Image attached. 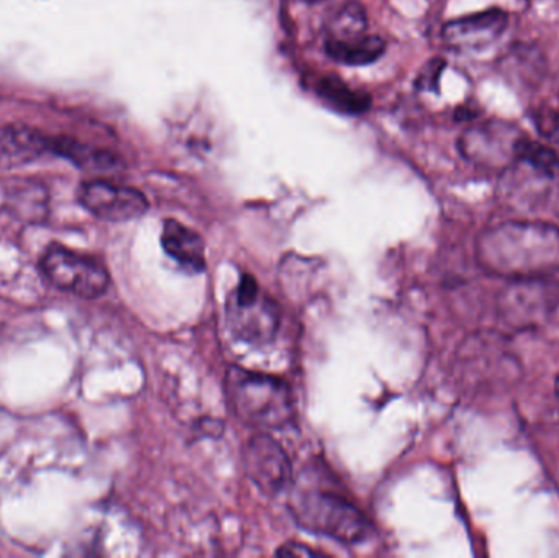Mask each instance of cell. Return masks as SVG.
I'll return each instance as SVG.
<instances>
[{"instance_id":"cell-7","label":"cell","mask_w":559,"mask_h":558,"mask_svg":"<svg viewBox=\"0 0 559 558\" xmlns=\"http://www.w3.org/2000/svg\"><path fill=\"white\" fill-rule=\"evenodd\" d=\"M242 467L249 480L267 497L282 494L292 484V462L271 436L259 432L242 448Z\"/></svg>"},{"instance_id":"cell-8","label":"cell","mask_w":559,"mask_h":558,"mask_svg":"<svg viewBox=\"0 0 559 558\" xmlns=\"http://www.w3.org/2000/svg\"><path fill=\"white\" fill-rule=\"evenodd\" d=\"M524 136L518 128L504 121L475 124L462 134L460 153L478 166L499 169L515 159V146Z\"/></svg>"},{"instance_id":"cell-5","label":"cell","mask_w":559,"mask_h":558,"mask_svg":"<svg viewBox=\"0 0 559 558\" xmlns=\"http://www.w3.org/2000/svg\"><path fill=\"white\" fill-rule=\"evenodd\" d=\"M39 268L56 288L78 297L98 298L110 287V274L98 259L64 246H49Z\"/></svg>"},{"instance_id":"cell-19","label":"cell","mask_w":559,"mask_h":558,"mask_svg":"<svg viewBox=\"0 0 559 558\" xmlns=\"http://www.w3.org/2000/svg\"><path fill=\"white\" fill-rule=\"evenodd\" d=\"M278 557H321L322 553L319 550L309 549L305 544L289 543L280 547L277 550Z\"/></svg>"},{"instance_id":"cell-1","label":"cell","mask_w":559,"mask_h":558,"mask_svg":"<svg viewBox=\"0 0 559 558\" xmlns=\"http://www.w3.org/2000/svg\"><path fill=\"white\" fill-rule=\"evenodd\" d=\"M476 256L498 277L542 278L559 269V228L544 222L501 223L481 233Z\"/></svg>"},{"instance_id":"cell-9","label":"cell","mask_w":559,"mask_h":558,"mask_svg":"<svg viewBox=\"0 0 559 558\" xmlns=\"http://www.w3.org/2000/svg\"><path fill=\"white\" fill-rule=\"evenodd\" d=\"M540 278L515 281L506 288L499 298V314L506 324L514 328H528L544 321L554 308L555 294Z\"/></svg>"},{"instance_id":"cell-13","label":"cell","mask_w":559,"mask_h":558,"mask_svg":"<svg viewBox=\"0 0 559 558\" xmlns=\"http://www.w3.org/2000/svg\"><path fill=\"white\" fill-rule=\"evenodd\" d=\"M52 151L58 156L66 157L75 166L84 170H91V173H114V170L123 167L121 157L111 153V151L81 143V141L71 136H55Z\"/></svg>"},{"instance_id":"cell-4","label":"cell","mask_w":559,"mask_h":558,"mask_svg":"<svg viewBox=\"0 0 559 558\" xmlns=\"http://www.w3.org/2000/svg\"><path fill=\"white\" fill-rule=\"evenodd\" d=\"M226 324L236 340L251 346H265L278 333V305L271 295L262 292L252 275L242 274L226 300Z\"/></svg>"},{"instance_id":"cell-14","label":"cell","mask_w":559,"mask_h":558,"mask_svg":"<svg viewBox=\"0 0 559 558\" xmlns=\"http://www.w3.org/2000/svg\"><path fill=\"white\" fill-rule=\"evenodd\" d=\"M386 41L381 36L361 35L350 39H328L325 51L345 66H367L383 56Z\"/></svg>"},{"instance_id":"cell-3","label":"cell","mask_w":559,"mask_h":558,"mask_svg":"<svg viewBox=\"0 0 559 558\" xmlns=\"http://www.w3.org/2000/svg\"><path fill=\"white\" fill-rule=\"evenodd\" d=\"M289 511L309 533L331 537L342 544H358L371 533L370 523L352 501L328 488L306 487L299 482L289 498Z\"/></svg>"},{"instance_id":"cell-10","label":"cell","mask_w":559,"mask_h":558,"mask_svg":"<svg viewBox=\"0 0 559 558\" xmlns=\"http://www.w3.org/2000/svg\"><path fill=\"white\" fill-rule=\"evenodd\" d=\"M508 23V13L501 9L473 13L447 23L442 32L443 41L459 51H479L501 38Z\"/></svg>"},{"instance_id":"cell-21","label":"cell","mask_w":559,"mask_h":558,"mask_svg":"<svg viewBox=\"0 0 559 558\" xmlns=\"http://www.w3.org/2000/svg\"><path fill=\"white\" fill-rule=\"evenodd\" d=\"M301 2H306V3H322V2H328V0H301Z\"/></svg>"},{"instance_id":"cell-12","label":"cell","mask_w":559,"mask_h":558,"mask_svg":"<svg viewBox=\"0 0 559 558\" xmlns=\"http://www.w3.org/2000/svg\"><path fill=\"white\" fill-rule=\"evenodd\" d=\"M164 251L174 259L180 268L192 274L205 271V242L199 233L177 219H166L160 236Z\"/></svg>"},{"instance_id":"cell-11","label":"cell","mask_w":559,"mask_h":558,"mask_svg":"<svg viewBox=\"0 0 559 558\" xmlns=\"http://www.w3.org/2000/svg\"><path fill=\"white\" fill-rule=\"evenodd\" d=\"M55 136H48L26 124H3L0 127V173L19 169L35 163L52 151Z\"/></svg>"},{"instance_id":"cell-2","label":"cell","mask_w":559,"mask_h":558,"mask_svg":"<svg viewBox=\"0 0 559 558\" xmlns=\"http://www.w3.org/2000/svg\"><path fill=\"white\" fill-rule=\"evenodd\" d=\"M229 406L245 425L280 429L295 418V399L285 380L245 367H229L225 376Z\"/></svg>"},{"instance_id":"cell-6","label":"cell","mask_w":559,"mask_h":558,"mask_svg":"<svg viewBox=\"0 0 559 558\" xmlns=\"http://www.w3.org/2000/svg\"><path fill=\"white\" fill-rule=\"evenodd\" d=\"M78 199L87 212L105 222H133L150 210V202L143 192L105 179L82 183Z\"/></svg>"},{"instance_id":"cell-22","label":"cell","mask_w":559,"mask_h":558,"mask_svg":"<svg viewBox=\"0 0 559 558\" xmlns=\"http://www.w3.org/2000/svg\"><path fill=\"white\" fill-rule=\"evenodd\" d=\"M555 390H557V395H558V399H559V376H558V379H557V383H555Z\"/></svg>"},{"instance_id":"cell-15","label":"cell","mask_w":559,"mask_h":558,"mask_svg":"<svg viewBox=\"0 0 559 558\" xmlns=\"http://www.w3.org/2000/svg\"><path fill=\"white\" fill-rule=\"evenodd\" d=\"M316 91L329 107L341 114L360 115L371 105V98L365 92L354 91L335 75H324L319 79Z\"/></svg>"},{"instance_id":"cell-17","label":"cell","mask_w":559,"mask_h":558,"mask_svg":"<svg viewBox=\"0 0 559 558\" xmlns=\"http://www.w3.org/2000/svg\"><path fill=\"white\" fill-rule=\"evenodd\" d=\"M515 159L528 164L535 173L554 179L559 176V156L554 147L545 146L537 141L522 136L515 146Z\"/></svg>"},{"instance_id":"cell-18","label":"cell","mask_w":559,"mask_h":558,"mask_svg":"<svg viewBox=\"0 0 559 558\" xmlns=\"http://www.w3.org/2000/svg\"><path fill=\"white\" fill-rule=\"evenodd\" d=\"M534 124L545 140L559 144V111L550 107L538 108L534 114Z\"/></svg>"},{"instance_id":"cell-20","label":"cell","mask_w":559,"mask_h":558,"mask_svg":"<svg viewBox=\"0 0 559 558\" xmlns=\"http://www.w3.org/2000/svg\"><path fill=\"white\" fill-rule=\"evenodd\" d=\"M555 212L559 216V192L557 193V199H555Z\"/></svg>"},{"instance_id":"cell-16","label":"cell","mask_w":559,"mask_h":558,"mask_svg":"<svg viewBox=\"0 0 559 558\" xmlns=\"http://www.w3.org/2000/svg\"><path fill=\"white\" fill-rule=\"evenodd\" d=\"M367 25L368 19L364 5L350 0L332 15L328 39H350L367 35Z\"/></svg>"}]
</instances>
